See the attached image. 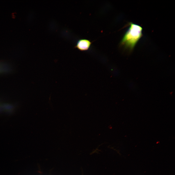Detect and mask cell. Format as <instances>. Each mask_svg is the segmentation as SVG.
Wrapping results in <instances>:
<instances>
[{"label":"cell","mask_w":175,"mask_h":175,"mask_svg":"<svg viewBox=\"0 0 175 175\" xmlns=\"http://www.w3.org/2000/svg\"><path fill=\"white\" fill-rule=\"evenodd\" d=\"M130 27L120 43L121 45L132 50L142 35V28L140 26L130 22Z\"/></svg>","instance_id":"cell-1"},{"label":"cell","mask_w":175,"mask_h":175,"mask_svg":"<svg viewBox=\"0 0 175 175\" xmlns=\"http://www.w3.org/2000/svg\"><path fill=\"white\" fill-rule=\"evenodd\" d=\"M91 44V42L88 40L81 39L78 41L75 47L81 51H86L89 49Z\"/></svg>","instance_id":"cell-2"}]
</instances>
